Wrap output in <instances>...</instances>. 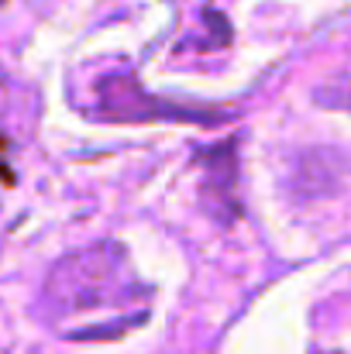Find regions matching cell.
<instances>
[{
    "label": "cell",
    "instance_id": "1",
    "mask_svg": "<svg viewBox=\"0 0 351 354\" xmlns=\"http://www.w3.org/2000/svg\"><path fill=\"white\" fill-rule=\"evenodd\" d=\"M134 296L120 244H93L66 254L45 279V299L62 313H83Z\"/></svg>",
    "mask_w": 351,
    "mask_h": 354
},
{
    "label": "cell",
    "instance_id": "2",
    "mask_svg": "<svg viewBox=\"0 0 351 354\" xmlns=\"http://www.w3.org/2000/svg\"><path fill=\"white\" fill-rule=\"evenodd\" d=\"M100 114L107 120H155V118H197V120H221V111H190V107H176L165 104L159 97H148L141 90V83L127 73L107 76L100 83Z\"/></svg>",
    "mask_w": 351,
    "mask_h": 354
},
{
    "label": "cell",
    "instance_id": "3",
    "mask_svg": "<svg viewBox=\"0 0 351 354\" xmlns=\"http://www.w3.org/2000/svg\"><path fill=\"white\" fill-rule=\"evenodd\" d=\"M207 179H204V196L210 203V214L228 210V221L237 217V200H234V179H237V158H234V141H224L221 148L207 151Z\"/></svg>",
    "mask_w": 351,
    "mask_h": 354
}]
</instances>
